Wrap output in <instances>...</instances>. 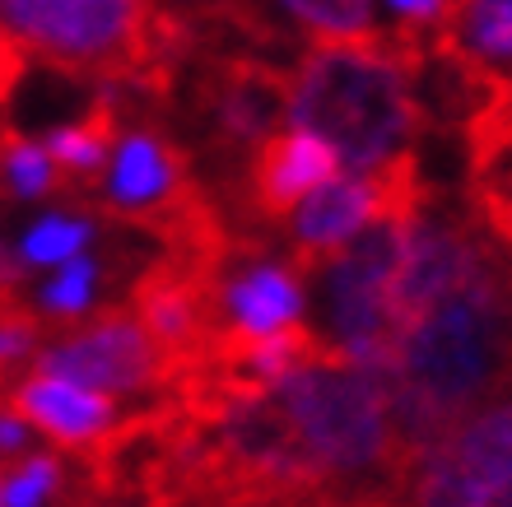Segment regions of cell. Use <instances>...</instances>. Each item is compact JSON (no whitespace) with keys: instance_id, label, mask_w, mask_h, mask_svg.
Segmentation results:
<instances>
[{"instance_id":"3","label":"cell","mask_w":512,"mask_h":507,"mask_svg":"<svg viewBox=\"0 0 512 507\" xmlns=\"http://www.w3.org/2000/svg\"><path fill=\"white\" fill-rule=\"evenodd\" d=\"M424 42L410 38H350L317 42L289 70V121L317 135L359 173H373L424 126L419 103Z\"/></svg>"},{"instance_id":"6","label":"cell","mask_w":512,"mask_h":507,"mask_svg":"<svg viewBox=\"0 0 512 507\" xmlns=\"http://www.w3.org/2000/svg\"><path fill=\"white\" fill-rule=\"evenodd\" d=\"M191 112L201 145L238 191L252 149L275 135V121L289 117V70L266 56H215L191 89Z\"/></svg>"},{"instance_id":"8","label":"cell","mask_w":512,"mask_h":507,"mask_svg":"<svg viewBox=\"0 0 512 507\" xmlns=\"http://www.w3.org/2000/svg\"><path fill=\"white\" fill-rule=\"evenodd\" d=\"M336 173H340V154L326 140H317L308 131H284L252 149L233 201H238V210L247 219L275 224L289 210H298L308 196L331 187Z\"/></svg>"},{"instance_id":"11","label":"cell","mask_w":512,"mask_h":507,"mask_svg":"<svg viewBox=\"0 0 512 507\" xmlns=\"http://www.w3.org/2000/svg\"><path fill=\"white\" fill-rule=\"evenodd\" d=\"M0 410L14 414L19 424H33L38 433H47V438L70 447V452L98 442L117 424L112 396H98V391H84L75 382H61V377H47V373L14 377L10 391L0 396Z\"/></svg>"},{"instance_id":"16","label":"cell","mask_w":512,"mask_h":507,"mask_svg":"<svg viewBox=\"0 0 512 507\" xmlns=\"http://www.w3.org/2000/svg\"><path fill=\"white\" fill-rule=\"evenodd\" d=\"M98 275H103V261H98V256H75V261H66L52 284H42L38 312L47 321H61V326L75 321V317H84L89 303H94Z\"/></svg>"},{"instance_id":"1","label":"cell","mask_w":512,"mask_h":507,"mask_svg":"<svg viewBox=\"0 0 512 507\" xmlns=\"http://www.w3.org/2000/svg\"><path fill=\"white\" fill-rule=\"evenodd\" d=\"M405 466L466 414L512 396V247L494 242L471 280L405 331L387 373Z\"/></svg>"},{"instance_id":"5","label":"cell","mask_w":512,"mask_h":507,"mask_svg":"<svg viewBox=\"0 0 512 507\" xmlns=\"http://www.w3.org/2000/svg\"><path fill=\"white\" fill-rule=\"evenodd\" d=\"M28 373L75 382L98 396H154L168 387V363L131 307H98L66 321L33 354Z\"/></svg>"},{"instance_id":"22","label":"cell","mask_w":512,"mask_h":507,"mask_svg":"<svg viewBox=\"0 0 512 507\" xmlns=\"http://www.w3.org/2000/svg\"><path fill=\"white\" fill-rule=\"evenodd\" d=\"M224 5H229V0H215V10H224ZM215 10H210V14H215Z\"/></svg>"},{"instance_id":"13","label":"cell","mask_w":512,"mask_h":507,"mask_svg":"<svg viewBox=\"0 0 512 507\" xmlns=\"http://www.w3.org/2000/svg\"><path fill=\"white\" fill-rule=\"evenodd\" d=\"M433 38L480 70L503 75L499 66H512V0H452V19Z\"/></svg>"},{"instance_id":"4","label":"cell","mask_w":512,"mask_h":507,"mask_svg":"<svg viewBox=\"0 0 512 507\" xmlns=\"http://www.w3.org/2000/svg\"><path fill=\"white\" fill-rule=\"evenodd\" d=\"M275 401L298 447L331 489H373L359 480H382V489H391L401 480L405 447L391 414L387 377L326 359L280 382Z\"/></svg>"},{"instance_id":"20","label":"cell","mask_w":512,"mask_h":507,"mask_svg":"<svg viewBox=\"0 0 512 507\" xmlns=\"http://www.w3.org/2000/svg\"><path fill=\"white\" fill-rule=\"evenodd\" d=\"M56 507H122V503H103V498L84 494V489H66V498H61Z\"/></svg>"},{"instance_id":"21","label":"cell","mask_w":512,"mask_h":507,"mask_svg":"<svg viewBox=\"0 0 512 507\" xmlns=\"http://www.w3.org/2000/svg\"><path fill=\"white\" fill-rule=\"evenodd\" d=\"M489 507H512V480L503 484V489H499V494H494V498H489Z\"/></svg>"},{"instance_id":"19","label":"cell","mask_w":512,"mask_h":507,"mask_svg":"<svg viewBox=\"0 0 512 507\" xmlns=\"http://www.w3.org/2000/svg\"><path fill=\"white\" fill-rule=\"evenodd\" d=\"M19 80H24V52H19V47H14V42L0 33V112L10 107Z\"/></svg>"},{"instance_id":"12","label":"cell","mask_w":512,"mask_h":507,"mask_svg":"<svg viewBox=\"0 0 512 507\" xmlns=\"http://www.w3.org/2000/svg\"><path fill=\"white\" fill-rule=\"evenodd\" d=\"M122 112H126V94L103 89L80 117L66 121V126H56V131L47 135L42 149H47V159H52L56 177H61V196H56L61 205L70 201L84 210V201L103 187L108 159L117 154V140H122V131H126Z\"/></svg>"},{"instance_id":"15","label":"cell","mask_w":512,"mask_h":507,"mask_svg":"<svg viewBox=\"0 0 512 507\" xmlns=\"http://www.w3.org/2000/svg\"><path fill=\"white\" fill-rule=\"evenodd\" d=\"M94 242V219H70V214H47L42 224H33L24 233V266H66L75 256H84V247Z\"/></svg>"},{"instance_id":"17","label":"cell","mask_w":512,"mask_h":507,"mask_svg":"<svg viewBox=\"0 0 512 507\" xmlns=\"http://www.w3.org/2000/svg\"><path fill=\"white\" fill-rule=\"evenodd\" d=\"M280 5L326 42L368 38V24H373V0H280Z\"/></svg>"},{"instance_id":"10","label":"cell","mask_w":512,"mask_h":507,"mask_svg":"<svg viewBox=\"0 0 512 507\" xmlns=\"http://www.w3.org/2000/svg\"><path fill=\"white\" fill-rule=\"evenodd\" d=\"M461 131L471 163V210L494 238L512 247V75L489 89Z\"/></svg>"},{"instance_id":"7","label":"cell","mask_w":512,"mask_h":507,"mask_svg":"<svg viewBox=\"0 0 512 507\" xmlns=\"http://www.w3.org/2000/svg\"><path fill=\"white\" fill-rule=\"evenodd\" d=\"M512 480V396L466 414L391 484L396 507H489Z\"/></svg>"},{"instance_id":"2","label":"cell","mask_w":512,"mask_h":507,"mask_svg":"<svg viewBox=\"0 0 512 507\" xmlns=\"http://www.w3.org/2000/svg\"><path fill=\"white\" fill-rule=\"evenodd\" d=\"M0 33L70 80L163 107L191 47V19L159 0H0Z\"/></svg>"},{"instance_id":"18","label":"cell","mask_w":512,"mask_h":507,"mask_svg":"<svg viewBox=\"0 0 512 507\" xmlns=\"http://www.w3.org/2000/svg\"><path fill=\"white\" fill-rule=\"evenodd\" d=\"M210 507H396V498H391V489H308V494H275Z\"/></svg>"},{"instance_id":"14","label":"cell","mask_w":512,"mask_h":507,"mask_svg":"<svg viewBox=\"0 0 512 507\" xmlns=\"http://www.w3.org/2000/svg\"><path fill=\"white\" fill-rule=\"evenodd\" d=\"M70 489V466L52 452L14 456L0 470V507H52Z\"/></svg>"},{"instance_id":"9","label":"cell","mask_w":512,"mask_h":507,"mask_svg":"<svg viewBox=\"0 0 512 507\" xmlns=\"http://www.w3.org/2000/svg\"><path fill=\"white\" fill-rule=\"evenodd\" d=\"M382 210H387V191H382L378 168L364 177H336L331 187H322L317 196H308V201L298 205L289 242H284V256L308 280L345 242L359 238Z\"/></svg>"}]
</instances>
